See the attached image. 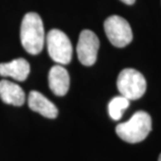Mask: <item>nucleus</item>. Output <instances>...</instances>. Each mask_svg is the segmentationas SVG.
Listing matches in <instances>:
<instances>
[{
	"label": "nucleus",
	"instance_id": "20e7f679",
	"mask_svg": "<svg viewBox=\"0 0 161 161\" xmlns=\"http://www.w3.org/2000/svg\"><path fill=\"white\" fill-rule=\"evenodd\" d=\"M47 47L49 57L58 64H67L72 60L73 47L67 35L58 29L47 35Z\"/></svg>",
	"mask_w": 161,
	"mask_h": 161
},
{
	"label": "nucleus",
	"instance_id": "0eeeda50",
	"mask_svg": "<svg viewBox=\"0 0 161 161\" xmlns=\"http://www.w3.org/2000/svg\"><path fill=\"white\" fill-rule=\"evenodd\" d=\"M48 84L55 95H65L68 92L70 86V77L67 70L61 64L52 66L48 73Z\"/></svg>",
	"mask_w": 161,
	"mask_h": 161
},
{
	"label": "nucleus",
	"instance_id": "39448f33",
	"mask_svg": "<svg viewBox=\"0 0 161 161\" xmlns=\"http://www.w3.org/2000/svg\"><path fill=\"white\" fill-rule=\"evenodd\" d=\"M104 29L112 45L124 47L132 40V31L130 24L119 15H111L104 23Z\"/></svg>",
	"mask_w": 161,
	"mask_h": 161
},
{
	"label": "nucleus",
	"instance_id": "f8f14e48",
	"mask_svg": "<svg viewBox=\"0 0 161 161\" xmlns=\"http://www.w3.org/2000/svg\"><path fill=\"white\" fill-rule=\"evenodd\" d=\"M122 2H124L125 4H126V5H132L134 2H135V0H121Z\"/></svg>",
	"mask_w": 161,
	"mask_h": 161
},
{
	"label": "nucleus",
	"instance_id": "1a4fd4ad",
	"mask_svg": "<svg viewBox=\"0 0 161 161\" xmlns=\"http://www.w3.org/2000/svg\"><path fill=\"white\" fill-rule=\"evenodd\" d=\"M30 71V64L24 58H17L8 63L0 64V76L11 77L19 81L26 80Z\"/></svg>",
	"mask_w": 161,
	"mask_h": 161
},
{
	"label": "nucleus",
	"instance_id": "7ed1b4c3",
	"mask_svg": "<svg viewBox=\"0 0 161 161\" xmlns=\"http://www.w3.org/2000/svg\"><path fill=\"white\" fill-rule=\"evenodd\" d=\"M116 85L121 95L129 100H136L142 98L147 88L143 75L137 70L132 68H126L121 71L117 78Z\"/></svg>",
	"mask_w": 161,
	"mask_h": 161
},
{
	"label": "nucleus",
	"instance_id": "6e6552de",
	"mask_svg": "<svg viewBox=\"0 0 161 161\" xmlns=\"http://www.w3.org/2000/svg\"><path fill=\"white\" fill-rule=\"evenodd\" d=\"M30 108L47 118H56L58 115V108L40 92L32 91L28 97Z\"/></svg>",
	"mask_w": 161,
	"mask_h": 161
},
{
	"label": "nucleus",
	"instance_id": "423d86ee",
	"mask_svg": "<svg viewBox=\"0 0 161 161\" xmlns=\"http://www.w3.org/2000/svg\"><path fill=\"white\" fill-rule=\"evenodd\" d=\"M99 40L97 35L90 30H83L80 32L76 47L78 59L83 65L92 66L97 60Z\"/></svg>",
	"mask_w": 161,
	"mask_h": 161
},
{
	"label": "nucleus",
	"instance_id": "9b49d317",
	"mask_svg": "<svg viewBox=\"0 0 161 161\" xmlns=\"http://www.w3.org/2000/svg\"><path fill=\"white\" fill-rule=\"evenodd\" d=\"M130 105V100L124 96H117L110 100L108 104V114L113 120L121 119L123 113Z\"/></svg>",
	"mask_w": 161,
	"mask_h": 161
},
{
	"label": "nucleus",
	"instance_id": "ddd939ff",
	"mask_svg": "<svg viewBox=\"0 0 161 161\" xmlns=\"http://www.w3.org/2000/svg\"><path fill=\"white\" fill-rule=\"evenodd\" d=\"M158 161H161V154L159 155V158H158Z\"/></svg>",
	"mask_w": 161,
	"mask_h": 161
},
{
	"label": "nucleus",
	"instance_id": "9d476101",
	"mask_svg": "<svg viewBox=\"0 0 161 161\" xmlns=\"http://www.w3.org/2000/svg\"><path fill=\"white\" fill-rule=\"evenodd\" d=\"M0 98L3 102L20 107L25 102V93L18 84L10 80H0Z\"/></svg>",
	"mask_w": 161,
	"mask_h": 161
},
{
	"label": "nucleus",
	"instance_id": "f257e3e1",
	"mask_svg": "<svg viewBox=\"0 0 161 161\" xmlns=\"http://www.w3.org/2000/svg\"><path fill=\"white\" fill-rule=\"evenodd\" d=\"M21 42L23 48L31 55H38L42 51L45 31L38 14L31 12L24 15L21 25Z\"/></svg>",
	"mask_w": 161,
	"mask_h": 161
},
{
	"label": "nucleus",
	"instance_id": "f03ea898",
	"mask_svg": "<svg viewBox=\"0 0 161 161\" xmlns=\"http://www.w3.org/2000/svg\"><path fill=\"white\" fill-rule=\"evenodd\" d=\"M151 127L150 115L147 112L138 111L127 122L119 124L115 127V132L123 141L137 143L145 140L151 131Z\"/></svg>",
	"mask_w": 161,
	"mask_h": 161
}]
</instances>
